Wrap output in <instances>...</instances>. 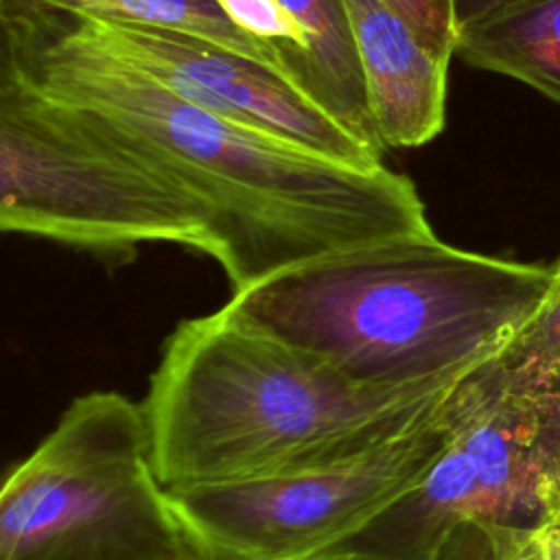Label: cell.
Returning <instances> with one entry per match:
<instances>
[{"label": "cell", "instance_id": "12", "mask_svg": "<svg viewBox=\"0 0 560 560\" xmlns=\"http://www.w3.org/2000/svg\"><path fill=\"white\" fill-rule=\"evenodd\" d=\"M20 13H68L105 22H138L186 31L278 70L271 52L245 35L223 13L217 0H0V15Z\"/></svg>", "mask_w": 560, "mask_h": 560}, {"label": "cell", "instance_id": "18", "mask_svg": "<svg viewBox=\"0 0 560 560\" xmlns=\"http://www.w3.org/2000/svg\"><path fill=\"white\" fill-rule=\"evenodd\" d=\"M553 265H556V269H558V271H560V256H558V258H556V262H553Z\"/></svg>", "mask_w": 560, "mask_h": 560}, {"label": "cell", "instance_id": "14", "mask_svg": "<svg viewBox=\"0 0 560 560\" xmlns=\"http://www.w3.org/2000/svg\"><path fill=\"white\" fill-rule=\"evenodd\" d=\"M510 348L521 359L560 370V287L542 311L512 339Z\"/></svg>", "mask_w": 560, "mask_h": 560}, {"label": "cell", "instance_id": "9", "mask_svg": "<svg viewBox=\"0 0 560 560\" xmlns=\"http://www.w3.org/2000/svg\"><path fill=\"white\" fill-rule=\"evenodd\" d=\"M376 133L416 149L444 129L448 63L431 55L385 0H343Z\"/></svg>", "mask_w": 560, "mask_h": 560}, {"label": "cell", "instance_id": "8", "mask_svg": "<svg viewBox=\"0 0 560 560\" xmlns=\"http://www.w3.org/2000/svg\"><path fill=\"white\" fill-rule=\"evenodd\" d=\"M74 18L107 50L212 114L341 164H385L383 151L365 144L276 68L254 57L186 31Z\"/></svg>", "mask_w": 560, "mask_h": 560}, {"label": "cell", "instance_id": "1", "mask_svg": "<svg viewBox=\"0 0 560 560\" xmlns=\"http://www.w3.org/2000/svg\"><path fill=\"white\" fill-rule=\"evenodd\" d=\"M0 68L85 114L208 210L232 291L308 260L431 232L416 184L212 114L107 50L68 13L0 15Z\"/></svg>", "mask_w": 560, "mask_h": 560}, {"label": "cell", "instance_id": "2", "mask_svg": "<svg viewBox=\"0 0 560 560\" xmlns=\"http://www.w3.org/2000/svg\"><path fill=\"white\" fill-rule=\"evenodd\" d=\"M457 381L361 383L221 306L166 337L142 409L171 490L372 451L427 418Z\"/></svg>", "mask_w": 560, "mask_h": 560}, {"label": "cell", "instance_id": "4", "mask_svg": "<svg viewBox=\"0 0 560 560\" xmlns=\"http://www.w3.org/2000/svg\"><path fill=\"white\" fill-rule=\"evenodd\" d=\"M510 343L462 378L457 427L427 475L319 560L538 558L560 518V370Z\"/></svg>", "mask_w": 560, "mask_h": 560}, {"label": "cell", "instance_id": "19", "mask_svg": "<svg viewBox=\"0 0 560 560\" xmlns=\"http://www.w3.org/2000/svg\"><path fill=\"white\" fill-rule=\"evenodd\" d=\"M549 560H560V556H556V558H549Z\"/></svg>", "mask_w": 560, "mask_h": 560}, {"label": "cell", "instance_id": "15", "mask_svg": "<svg viewBox=\"0 0 560 560\" xmlns=\"http://www.w3.org/2000/svg\"><path fill=\"white\" fill-rule=\"evenodd\" d=\"M525 2H532V0H453L457 33L470 24H477L486 18H492L501 11H508Z\"/></svg>", "mask_w": 560, "mask_h": 560}, {"label": "cell", "instance_id": "5", "mask_svg": "<svg viewBox=\"0 0 560 560\" xmlns=\"http://www.w3.org/2000/svg\"><path fill=\"white\" fill-rule=\"evenodd\" d=\"M0 228L88 252L133 258L171 243L217 258L206 206L79 109L0 68Z\"/></svg>", "mask_w": 560, "mask_h": 560}, {"label": "cell", "instance_id": "10", "mask_svg": "<svg viewBox=\"0 0 560 560\" xmlns=\"http://www.w3.org/2000/svg\"><path fill=\"white\" fill-rule=\"evenodd\" d=\"M455 55L560 103V0H532L462 28Z\"/></svg>", "mask_w": 560, "mask_h": 560}, {"label": "cell", "instance_id": "17", "mask_svg": "<svg viewBox=\"0 0 560 560\" xmlns=\"http://www.w3.org/2000/svg\"><path fill=\"white\" fill-rule=\"evenodd\" d=\"M536 556L540 560H549L560 556V518L556 521V525L540 538L538 547H536Z\"/></svg>", "mask_w": 560, "mask_h": 560}, {"label": "cell", "instance_id": "7", "mask_svg": "<svg viewBox=\"0 0 560 560\" xmlns=\"http://www.w3.org/2000/svg\"><path fill=\"white\" fill-rule=\"evenodd\" d=\"M462 378L427 418L372 451L278 475L171 488V505L188 536L236 560H319L427 475L457 427Z\"/></svg>", "mask_w": 560, "mask_h": 560}, {"label": "cell", "instance_id": "13", "mask_svg": "<svg viewBox=\"0 0 560 560\" xmlns=\"http://www.w3.org/2000/svg\"><path fill=\"white\" fill-rule=\"evenodd\" d=\"M416 33L422 46L451 61L457 44L453 0H385Z\"/></svg>", "mask_w": 560, "mask_h": 560}, {"label": "cell", "instance_id": "20", "mask_svg": "<svg viewBox=\"0 0 560 560\" xmlns=\"http://www.w3.org/2000/svg\"><path fill=\"white\" fill-rule=\"evenodd\" d=\"M532 560H540V558H532Z\"/></svg>", "mask_w": 560, "mask_h": 560}, {"label": "cell", "instance_id": "16", "mask_svg": "<svg viewBox=\"0 0 560 560\" xmlns=\"http://www.w3.org/2000/svg\"><path fill=\"white\" fill-rule=\"evenodd\" d=\"M175 560H236V558H232V556H228V553H223L219 549H212V547L195 540L192 536H188L184 551Z\"/></svg>", "mask_w": 560, "mask_h": 560}, {"label": "cell", "instance_id": "6", "mask_svg": "<svg viewBox=\"0 0 560 560\" xmlns=\"http://www.w3.org/2000/svg\"><path fill=\"white\" fill-rule=\"evenodd\" d=\"M186 540L142 402L118 392L77 396L4 477L0 560H175Z\"/></svg>", "mask_w": 560, "mask_h": 560}, {"label": "cell", "instance_id": "3", "mask_svg": "<svg viewBox=\"0 0 560 560\" xmlns=\"http://www.w3.org/2000/svg\"><path fill=\"white\" fill-rule=\"evenodd\" d=\"M560 287L556 265L405 234L232 291L243 322L374 385L451 383L501 352Z\"/></svg>", "mask_w": 560, "mask_h": 560}, {"label": "cell", "instance_id": "11", "mask_svg": "<svg viewBox=\"0 0 560 560\" xmlns=\"http://www.w3.org/2000/svg\"><path fill=\"white\" fill-rule=\"evenodd\" d=\"M313 46L322 107L365 144L387 151L376 133L343 0H278Z\"/></svg>", "mask_w": 560, "mask_h": 560}]
</instances>
